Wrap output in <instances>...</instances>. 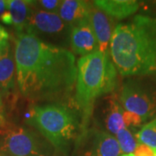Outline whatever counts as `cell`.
Masks as SVG:
<instances>
[{
  "label": "cell",
  "mask_w": 156,
  "mask_h": 156,
  "mask_svg": "<svg viewBox=\"0 0 156 156\" xmlns=\"http://www.w3.org/2000/svg\"><path fill=\"white\" fill-rule=\"evenodd\" d=\"M14 57L17 87L26 98L59 100L76 87L77 62L69 50L23 31L15 41Z\"/></svg>",
  "instance_id": "cell-1"
},
{
  "label": "cell",
  "mask_w": 156,
  "mask_h": 156,
  "mask_svg": "<svg viewBox=\"0 0 156 156\" xmlns=\"http://www.w3.org/2000/svg\"><path fill=\"white\" fill-rule=\"evenodd\" d=\"M109 54L122 76L156 74V17L136 15L116 25Z\"/></svg>",
  "instance_id": "cell-2"
},
{
  "label": "cell",
  "mask_w": 156,
  "mask_h": 156,
  "mask_svg": "<svg viewBox=\"0 0 156 156\" xmlns=\"http://www.w3.org/2000/svg\"><path fill=\"white\" fill-rule=\"evenodd\" d=\"M116 85L117 69L109 52L96 50L78 60L75 103L82 114V132L86 130L95 101L113 92Z\"/></svg>",
  "instance_id": "cell-3"
},
{
  "label": "cell",
  "mask_w": 156,
  "mask_h": 156,
  "mask_svg": "<svg viewBox=\"0 0 156 156\" xmlns=\"http://www.w3.org/2000/svg\"><path fill=\"white\" fill-rule=\"evenodd\" d=\"M29 122L60 150L76 139L80 127L76 112L59 102L34 106L29 112Z\"/></svg>",
  "instance_id": "cell-4"
},
{
  "label": "cell",
  "mask_w": 156,
  "mask_h": 156,
  "mask_svg": "<svg viewBox=\"0 0 156 156\" xmlns=\"http://www.w3.org/2000/svg\"><path fill=\"white\" fill-rule=\"evenodd\" d=\"M120 101L125 110L138 115L145 122L156 114V89L136 80L123 85Z\"/></svg>",
  "instance_id": "cell-5"
},
{
  "label": "cell",
  "mask_w": 156,
  "mask_h": 156,
  "mask_svg": "<svg viewBox=\"0 0 156 156\" xmlns=\"http://www.w3.org/2000/svg\"><path fill=\"white\" fill-rule=\"evenodd\" d=\"M77 144L82 156H122L116 137L107 131L89 128L82 132Z\"/></svg>",
  "instance_id": "cell-6"
},
{
  "label": "cell",
  "mask_w": 156,
  "mask_h": 156,
  "mask_svg": "<svg viewBox=\"0 0 156 156\" xmlns=\"http://www.w3.org/2000/svg\"><path fill=\"white\" fill-rule=\"evenodd\" d=\"M69 28L71 29L64 22L57 13L41 11L32 5L28 19L25 31L37 35H44L50 37H62L68 33Z\"/></svg>",
  "instance_id": "cell-7"
},
{
  "label": "cell",
  "mask_w": 156,
  "mask_h": 156,
  "mask_svg": "<svg viewBox=\"0 0 156 156\" xmlns=\"http://www.w3.org/2000/svg\"><path fill=\"white\" fill-rule=\"evenodd\" d=\"M1 151L12 156L39 154V141L30 131L21 128L8 129L4 133Z\"/></svg>",
  "instance_id": "cell-8"
},
{
  "label": "cell",
  "mask_w": 156,
  "mask_h": 156,
  "mask_svg": "<svg viewBox=\"0 0 156 156\" xmlns=\"http://www.w3.org/2000/svg\"><path fill=\"white\" fill-rule=\"evenodd\" d=\"M69 44L73 52L79 56H87L98 50L97 41L88 18L71 28Z\"/></svg>",
  "instance_id": "cell-9"
},
{
  "label": "cell",
  "mask_w": 156,
  "mask_h": 156,
  "mask_svg": "<svg viewBox=\"0 0 156 156\" xmlns=\"http://www.w3.org/2000/svg\"><path fill=\"white\" fill-rule=\"evenodd\" d=\"M88 19L97 41L98 50L103 53L109 52L112 35L115 28L113 25L112 18L94 5Z\"/></svg>",
  "instance_id": "cell-10"
},
{
  "label": "cell",
  "mask_w": 156,
  "mask_h": 156,
  "mask_svg": "<svg viewBox=\"0 0 156 156\" xmlns=\"http://www.w3.org/2000/svg\"><path fill=\"white\" fill-rule=\"evenodd\" d=\"M31 10V1L24 0H8L7 11L0 17L1 21L12 25L18 34L25 31Z\"/></svg>",
  "instance_id": "cell-11"
},
{
  "label": "cell",
  "mask_w": 156,
  "mask_h": 156,
  "mask_svg": "<svg viewBox=\"0 0 156 156\" xmlns=\"http://www.w3.org/2000/svg\"><path fill=\"white\" fill-rule=\"evenodd\" d=\"M15 76V57L9 43L0 57V93L2 96L9 97L13 93L17 82Z\"/></svg>",
  "instance_id": "cell-12"
},
{
  "label": "cell",
  "mask_w": 156,
  "mask_h": 156,
  "mask_svg": "<svg viewBox=\"0 0 156 156\" xmlns=\"http://www.w3.org/2000/svg\"><path fill=\"white\" fill-rule=\"evenodd\" d=\"M94 5L88 1L82 0H64L57 14L64 22L72 28L74 25L88 18Z\"/></svg>",
  "instance_id": "cell-13"
},
{
  "label": "cell",
  "mask_w": 156,
  "mask_h": 156,
  "mask_svg": "<svg viewBox=\"0 0 156 156\" xmlns=\"http://www.w3.org/2000/svg\"><path fill=\"white\" fill-rule=\"evenodd\" d=\"M93 5L114 19L122 20L138 11L140 2L134 0H97Z\"/></svg>",
  "instance_id": "cell-14"
},
{
  "label": "cell",
  "mask_w": 156,
  "mask_h": 156,
  "mask_svg": "<svg viewBox=\"0 0 156 156\" xmlns=\"http://www.w3.org/2000/svg\"><path fill=\"white\" fill-rule=\"evenodd\" d=\"M104 113L107 132L112 135H116L119 131L126 128L123 121L124 109L115 97L109 98Z\"/></svg>",
  "instance_id": "cell-15"
},
{
  "label": "cell",
  "mask_w": 156,
  "mask_h": 156,
  "mask_svg": "<svg viewBox=\"0 0 156 156\" xmlns=\"http://www.w3.org/2000/svg\"><path fill=\"white\" fill-rule=\"evenodd\" d=\"M140 143L145 144L156 149V117L151 122L146 123L135 135Z\"/></svg>",
  "instance_id": "cell-16"
},
{
  "label": "cell",
  "mask_w": 156,
  "mask_h": 156,
  "mask_svg": "<svg viewBox=\"0 0 156 156\" xmlns=\"http://www.w3.org/2000/svg\"><path fill=\"white\" fill-rule=\"evenodd\" d=\"M115 137L118 140L121 149L122 151L123 154H133L140 143L138 142L136 137H134L132 132L127 128L119 131Z\"/></svg>",
  "instance_id": "cell-17"
},
{
  "label": "cell",
  "mask_w": 156,
  "mask_h": 156,
  "mask_svg": "<svg viewBox=\"0 0 156 156\" xmlns=\"http://www.w3.org/2000/svg\"><path fill=\"white\" fill-rule=\"evenodd\" d=\"M32 5L41 11L57 13L62 1L59 0H40V1H31Z\"/></svg>",
  "instance_id": "cell-18"
},
{
  "label": "cell",
  "mask_w": 156,
  "mask_h": 156,
  "mask_svg": "<svg viewBox=\"0 0 156 156\" xmlns=\"http://www.w3.org/2000/svg\"><path fill=\"white\" fill-rule=\"evenodd\" d=\"M123 121L127 128H137L145 122L142 117L127 110H124L123 113Z\"/></svg>",
  "instance_id": "cell-19"
},
{
  "label": "cell",
  "mask_w": 156,
  "mask_h": 156,
  "mask_svg": "<svg viewBox=\"0 0 156 156\" xmlns=\"http://www.w3.org/2000/svg\"><path fill=\"white\" fill-rule=\"evenodd\" d=\"M133 154L134 156H154V149L145 144L139 143Z\"/></svg>",
  "instance_id": "cell-20"
},
{
  "label": "cell",
  "mask_w": 156,
  "mask_h": 156,
  "mask_svg": "<svg viewBox=\"0 0 156 156\" xmlns=\"http://www.w3.org/2000/svg\"><path fill=\"white\" fill-rule=\"evenodd\" d=\"M7 8H8V1L0 0V17L3 15L5 11H7Z\"/></svg>",
  "instance_id": "cell-21"
},
{
  "label": "cell",
  "mask_w": 156,
  "mask_h": 156,
  "mask_svg": "<svg viewBox=\"0 0 156 156\" xmlns=\"http://www.w3.org/2000/svg\"><path fill=\"white\" fill-rule=\"evenodd\" d=\"M9 38V36L8 33L5 31V30L3 28L1 25H0V43L3 42V41H6Z\"/></svg>",
  "instance_id": "cell-22"
},
{
  "label": "cell",
  "mask_w": 156,
  "mask_h": 156,
  "mask_svg": "<svg viewBox=\"0 0 156 156\" xmlns=\"http://www.w3.org/2000/svg\"><path fill=\"white\" fill-rule=\"evenodd\" d=\"M4 108H3V101H2V95L0 93V125L4 124Z\"/></svg>",
  "instance_id": "cell-23"
},
{
  "label": "cell",
  "mask_w": 156,
  "mask_h": 156,
  "mask_svg": "<svg viewBox=\"0 0 156 156\" xmlns=\"http://www.w3.org/2000/svg\"><path fill=\"white\" fill-rule=\"evenodd\" d=\"M8 44H9L8 40H6V41H3V42H1V43H0V57H1L2 54H3V52H4V50H5V48L7 47V45Z\"/></svg>",
  "instance_id": "cell-24"
},
{
  "label": "cell",
  "mask_w": 156,
  "mask_h": 156,
  "mask_svg": "<svg viewBox=\"0 0 156 156\" xmlns=\"http://www.w3.org/2000/svg\"><path fill=\"white\" fill-rule=\"evenodd\" d=\"M122 156H134L133 154H123Z\"/></svg>",
  "instance_id": "cell-25"
},
{
  "label": "cell",
  "mask_w": 156,
  "mask_h": 156,
  "mask_svg": "<svg viewBox=\"0 0 156 156\" xmlns=\"http://www.w3.org/2000/svg\"><path fill=\"white\" fill-rule=\"evenodd\" d=\"M153 4H154V6L156 7V1H155V2H153Z\"/></svg>",
  "instance_id": "cell-26"
},
{
  "label": "cell",
  "mask_w": 156,
  "mask_h": 156,
  "mask_svg": "<svg viewBox=\"0 0 156 156\" xmlns=\"http://www.w3.org/2000/svg\"><path fill=\"white\" fill-rule=\"evenodd\" d=\"M0 156H6V155H5V154H0Z\"/></svg>",
  "instance_id": "cell-27"
},
{
  "label": "cell",
  "mask_w": 156,
  "mask_h": 156,
  "mask_svg": "<svg viewBox=\"0 0 156 156\" xmlns=\"http://www.w3.org/2000/svg\"><path fill=\"white\" fill-rule=\"evenodd\" d=\"M154 156H156V149H154Z\"/></svg>",
  "instance_id": "cell-28"
}]
</instances>
